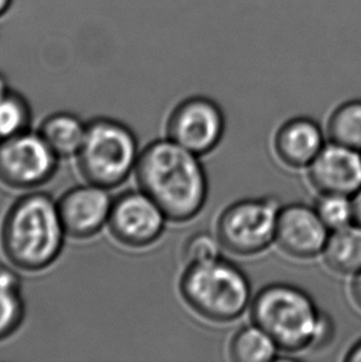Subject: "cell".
<instances>
[{
	"label": "cell",
	"mask_w": 361,
	"mask_h": 362,
	"mask_svg": "<svg viewBox=\"0 0 361 362\" xmlns=\"http://www.w3.org/2000/svg\"><path fill=\"white\" fill-rule=\"evenodd\" d=\"M137 185L167 219L185 223L200 214L208 198V177L200 156L170 139L156 140L142 150Z\"/></svg>",
	"instance_id": "6da1fadb"
},
{
	"label": "cell",
	"mask_w": 361,
	"mask_h": 362,
	"mask_svg": "<svg viewBox=\"0 0 361 362\" xmlns=\"http://www.w3.org/2000/svg\"><path fill=\"white\" fill-rule=\"evenodd\" d=\"M64 224L57 203L46 193L21 197L5 216L0 241L6 259L26 272H39L59 259Z\"/></svg>",
	"instance_id": "7a4b0ae2"
},
{
	"label": "cell",
	"mask_w": 361,
	"mask_h": 362,
	"mask_svg": "<svg viewBox=\"0 0 361 362\" xmlns=\"http://www.w3.org/2000/svg\"><path fill=\"white\" fill-rule=\"evenodd\" d=\"M251 319L287 353L322 346L332 337L331 319L292 284H268L260 289L251 300Z\"/></svg>",
	"instance_id": "3957f363"
},
{
	"label": "cell",
	"mask_w": 361,
	"mask_h": 362,
	"mask_svg": "<svg viewBox=\"0 0 361 362\" xmlns=\"http://www.w3.org/2000/svg\"><path fill=\"white\" fill-rule=\"evenodd\" d=\"M180 292L192 310L214 323L239 318L253 300L244 271L222 257L187 264L180 277Z\"/></svg>",
	"instance_id": "277c9868"
},
{
	"label": "cell",
	"mask_w": 361,
	"mask_h": 362,
	"mask_svg": "<svg viewBox=\"0 0 361 362\" xmlns=\"http://www.w3.org/2000/svg\"><path fill=\"white\" fill-rule=\"evenodd\" d=\"M139 156L137 136L130 127L114 119L98 118L87 124L77 162L86 181L109 189L127 180Z\"/></svg>",
	"instance_id": "5b68a950"
},
{
	"label": "cell",
	"mask_w": 361,
	"mask_h": 362,
	"mask_svg": "<svg viewBox=\"0 0 361 362\" xmlns=\"http://www.w3.org/2000/svg\"><path fill=\"white\" fill-rule=\"evenodd\" d=\"M280 203L275 198L236 202L228 206L217 224V238L230 252L253 256L275 243Z\"/></svg>",
	"instance_id": "8992f818"
},
{
	"label": "cell",
	"mask_w": 361,
	"mask_h": 362,
	"mask_svg": "<svg viewBox=\"0 0 361 362\" xmlns=\"http://www.w3.org/2000/svg\"><path fill=\"white\" fill-rule=\"evenodd\" d=\"M59 157L40 132H21L0 141V182L14 189H33L54 177Z\"/></svg>",
	"instance_id": "52a82bcc"
},
{
	"label": "cell",
	"mask_w": 361,
	"mask_h": 362,
	"mask_svg": "<svg viewBox=\"0 0 361 362\" xmlns=\"http://www.w3.org/2000/svg\"><path fill=\"white\" fill-rule=\"evenodd\" d=\"M224 132V114L218 104L205 97L185 99L167 122L168 139L198 156L213 151Z\"/></svg>",
	"instance_id": "ba28073f"
},
{
	"label": "cell",
	"mask_w": 361,
	"mask_h": 362,
	"mask_svg": "<svg viewBox=\"0 0 361 362\" xmlns=\"http://www.w3.org/2000/svg\"><path fill=\"white\" fill-rule=\"evenodd\" d=\"M167 221L161 208L140 189L125 192L113 201L108 226L120 244L142 249L161 238Z\"/></svg>",
	"instance_id": "9c48e42d"
},
{
	"label": "cell",
	"mask_w": 361,
	"mask_h": 362,
	"mask_svg": "<svg viewBox=\"0 0 361 362\" xmlns=\"http://www.w3.org/2000/svg\"><path fill=\"white\" fill-rule=\"evenodd\" d=\"M328 238L329 230L316 208L301 203L281 206L275 243L285 254L298 259H314L322 255Z\"/></svg>",
	"instance_id": "30bf717a"
},
{
	"label": "cell",
	"mask_w": 361,
	"mask_h": 362,
	"mask_svg": "<svg viewBox=\"0 0 361 362\" xmlns=\"http://www.w3.org/2000/svg\"><path fill=\"white\" fill-rule=\"evenodd\" d=\"M57 206L66 234L88 239L108 224L113 201L107 188L88 183L64 193Z\"/></svg>",
	"instance_id": "8fae6325"
},
{
	"label": "cell",
	"mask_w": 361,
	"mask_h": 362,
	"mask_svg": "<svg viewBox=\"0 0 361 362\" xmlns=\"http://www.w3.org/2000/svg\"><path fill=\"white\" fill-rule=\"evenodd\" d=\"M308 177L321 194L353 197L361 188V152L327 144L309 165Z\"/></svg>",
	"instance_id": "7c38bea8"
},
{
	"label": "cell",
	"mask_w": 361,
	"mask_h": 362,
	"mask_svg": "<svg viewBox=\"0 0 361 362\" xmlns=\"http://www.w3.org/2000/svg\"><path fill=\"white\" fill-rule=\"evenodd\" d=\"M324 145L322 129L309 118H294L285 122L273 141L278 158L292 168L309 167Z\"/></svg>",
	"instance_id": "4fadbf2b"
},
{
	"label": "cell",
	"mask_w": 361,
	"mask_h": 362,
	"mask_svg": "<svg viewBox=\"0 0 361 362\" xmlns=\"http://www.w3.org/2000/svg\"><path fill=\"white\" fill-rule=\"evenodd\" d=\"M324 264L336 274L355 276L361 271V226H350L329 234L322 252Z\"/></svg>",
	"instance_id": "5bb4252c"
},
{
	"label": "cell",
	"mask_w": 361,
	"mask_h": 362,
	"mask_svg": "<svg viewBox=\"0 0 361 362\" xmlns=\"http://www.w3.org/2000/svg\"><path fill=\"white\" fill-rule=\"evenodd\" d=\"M87 125L71 113H55L45 119L40 135L57 157L77 156L84 144Z\"/></svg>",
	"instance_id": "9a60e30c"
},
{
	"label": "cell",
	"mask_w": 361,
	"mask_h": 362,
	"mask_svg": "<svg viewBox=\"0 0 361 362\" xmlns=\"http://www.w3.org/2000/svg\"><path fill=\"white\" fill-rule=\"evenodd\" d=\"M278 350L275 340L256 324L240 329L229 345L230 358L235 362L273 361Z\"/></svg>",
	"instance_id": "2e32d148"
},
{
	"label": "cell",
	"mask_w": 361,
	"mask_h": 362,
	"mask_svg": "<svg viewBox=\"0 0 361 362\" xmlns=\"http://www.w3.org/2000/svg\"><path fill=\"white\" fill-rule=\"evenodd\" d=\"M333 142L361 152V100H350L338 107L328 122Z\"/></svg>",
	"instance_id": "e0dca14e"
},
{
	"label": "cell",
	"mask_w": 361,
	"mask_h": 362,
	"mask_svg": "<svg viewBox=\"0 0 361 362\" xmlns=\"http://www.w3.org/2000/svg\"><path fill=\"white\" fill-rule=\"evenodd\" d=\"M31 109L24 95L10 89L0 99V141L29 130Z\"/></svg>",
	"instance_id": "ac0fdd59"
},
{
	"label": "cell",
	"mask_w": 361,
	"mask_h": 362,
	"mask_svg": "<svg viewBox=\"0 0 361 362\" xmlns=\"http://www.w3.org/2000/svg\"><path fill=\"white\" fill-rule=\"evenodd\" d=\"M314 208L329 231L339 230L354 223L352 197L321 194Z\"/></svg>",
	"instance_id": "d6986e66"
},
{
	"label": "cell",
	"mask_w": 361,
	"mask_h": 362,
	"mask_svg": "<svg viewBox=\"0 0 361 362\" xmlns=\"http://www.w3.org/2000/svg\"><path fill=\"white\" fill-rule=\"evenodd\" d=\"M25 317L21 294L0 289V341L9 338L20 328Z\"/></svg>",
	"instance_id": "ffe728a7"
},
{
	"label": "cell",
	"mask_w": 361,
	"mask_h": 362,
	"mask_svg": "<svg viewBox=\"0 0 361 362\" xmlns=\"http://www.w3.org/2000/svg\"><path fill=\"white\" fill-rule=\"evenodd\" d=\"M219 239L208 233H198L185 241L183 257L185 264H202L220 257Z\"/></svg>",
	"instance_id": "44dd1931"
},
{
	"label": "cell",
	"mask_w": 361,
	"mask_h": 362,
	"mask_svg": "<svg viewBox=\"0 0 361 362\" xmlns=\"http://www.w3.org/2000/svg\"><path fill=\"white\" fill-rule=\"evenodd\" d=\"M0 289L21 293V279L14 269L0 264Z\"/></svg>",
	"instance_id": "7402d4cb"
},
{
	"label": "cell",
	"mask_w": 361,
	"mask_h": 362,
	"mask_svg": "<svg viewBox=\"0 0 361 362\" xmlns=\"http://www.w3.org/2000/svg\"><path fill=\"white\" fill-rule=\"evenodd\" d=\"M352 297L357 307L361 309V271L353 279Z\"/></svg>",
	"instance_id": "603a6c76"
},
{
	"label": "cell",
	"mask_w": 361,
	"mask_h": 362,
	"mask_svg": "<svg viewBox=\"0 0 361 362\" xmlns=\"http://www.w3.org/2000/svg\"><path fill=\"white\" fill-rule=\"evenodd\" d=\"M354 223L361 226V188L352 197Z\"/></svg>",
	"instance_id": "cb8c5ba5"
},
{
	"label": "cell",
	"mask_w": 361,
	"mask_h": 362,
	"mask_svg": "<svg viewBox=\"0 0 361 362\" xmlns=\"http://www.w3.org/2000/svg\"><path fill=\"white\" fill-rule=\"evenodd\" d=\"M345 360L349 362H361V340L349 350Z\"/></svg>",
	"instance_id": "d4e9b609"
},
{
	"label": "cell",
	"mask_w": 361,
	"mask_h": 362,
	"mask_svg": "<svg viewBox=\"0 0 361 362\" xmlns=\"http://www.w3.org/2000/svg\"><path fill=\"white\" fill-rule=\"evenodd\" d=\"M14 0H0V19L9 11Z\"/></svg>",
	"instance_id": "484cf974"
},
{
	"label": "cell",
	"mask_w": 361,
	"mask_h": 362,
	"mask_svg": "<svg viewBox=\"0 0 361 362\" xmlns=\"http://www.w3.org/2000/svg\"><path fill=\"white\" fill-rule=\"evenodd\" d=\"M9 90L10 88L8 87V82L5 79L4 74H0V99L3 98Z\"/></svg>",
	"instance_id": "4316f807"
}]
</instances>
